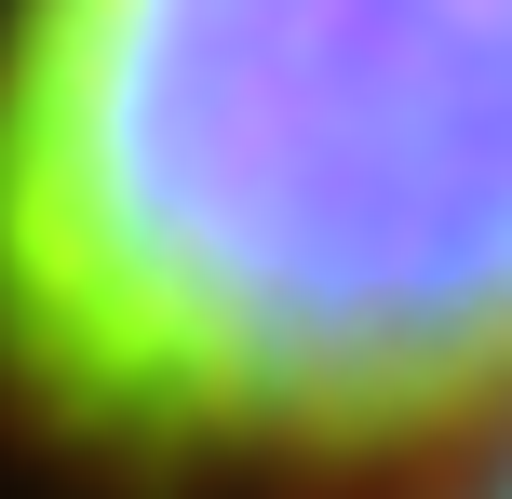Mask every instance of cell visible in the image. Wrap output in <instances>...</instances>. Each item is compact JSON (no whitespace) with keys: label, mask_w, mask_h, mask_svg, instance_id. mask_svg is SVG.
Returning <instances> with one entry per match:
<instances>
[{"label":"cell","mask_w":512,"mask_h":499,"mask_svg":"<svg viewBox=\"0 0 512 499\" xmlns=\"http://www.w3.org/2000/svg\"><path fill=\"white\" fill-rule=\"evenodd\" d=\"M0 405L122 473L512 405V0H0Z\"/></svg>","instance_id":"cell-1"},{"label":"cell","mask_w":512,"mask_h":499,"mask_svg":"<svg viewBox=\"0 0 512 499\" xmlns=\"http://www.w3.org/2000/svg\"><path fill=\"white\" fill-rule=\"evenodd\" d=\"M486 499H512V459H499V486H486Z\"/></svg>","instance_id":"cell-2"}]
</instances>
